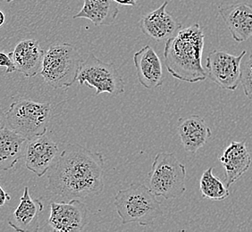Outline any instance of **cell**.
<instances>
[{"label": "cell", "instance_id": "obj_1", "mask_svg": "<svg viewBox=\"0 0 252 232\" xmlns=\"http://www.w3.org/2000/svg\"><path fill=\"white\" fill-rule=\"evenodd\" d=\"M104 165L101 153L66 144L48 171L47 189L64 199L97 197L105 188Z\"/></svg>", "mask_w": 252, "mask_h": 232}, {"label": "cell", "instance_id": "obj_2", "mask_svg": "<svg viewBox=\"0 0 252 232\" xmlns=\"http://www.w3.org/2000/svg\"><path fill=\"white\" fill-rule=\"evenodd\" d=\"M205 34L199 24L182 28L176 35L165 41L164 59L167 72L173 77L196 83L207 79L202 66Z\"/></svg>", "mask_w": 252, "mask_h": 232}, {"label": "cell", "instance_id": "obj_3", "mask_svg": "<svg viewBox=\"0 0 252 232\" xmlns=\"http://www.w3.org/2000/svg\"><path fill=\"white\" fill-rule=\"evenodd\" d=\"M114 203L124 225L151 226L163 216L161 203L145 184L131 183L127 189L119 190Z\"/></svg>", "mask_w": 252, "mask_h": 232}, {"label": "cell", "instance_id": "obj_4", "mask_svg": "<svg viewBox=\"0 0 252 232\" xmlns=\"http://www.w3.org/2000/svg\"><path fill=\"white\" fill-rule=\"evenodd\" d=\"M82 58L72 44H51L44 54L39 74L45 83L55 89L67 88L76 83L82 65Z\"/></svg>", "mask_w": 252, "mask_h": 232}, {"label": "cell", "instance_id": "obj_5", "mask_svg": "<svg viewBox=\"0 0 252 232\" xmlns=\"http://www.w3.org/2000/svg\"><path fill=\"white\" fill-rule=\"evenodd\" d=\"M186 168L173 153H158L146 179V186L156 197L178 199L185 194Z\"/></svg>", "mask_w": 252, "mask_h": 232}, {"label": "cell", "instance_id": "obj_6", "mask_svg": "<svg viewBox=\"0 0 252 232\" xmlns=\"http://www.w3.org/2000/svg\"><path fill=\"white\" fill-rule=\"evenodd\" d=\"M51 107L48 103L18 99L5 112L6 125L10 130L31 141L45 135L50 121Z\"/></svg>", "mask_w": 252, "mask_h": 232}, {"label": "cell", "instance_id": "obj_7", "mask_svg": "<svg viewBox=\"0 0 252 232\" xmlns=\"http://www.w3.org/2000/svg\"><path fill=\"white\" fill-rule=\"evenodd\" d=\"M76 82L95 88L96 96L101 93L118 96L126 90V83L115 64L103 62L93 54L83 61Z\"/></svg>", "mask_w": 252, "mask_h": 232}, {"label": "cell", "instance_id": "obj_8", "mask_svg": "<svg viewBox=\"0 0 252 232\" xmlns=\"http://www.w3.org/2000/svg\"><path fill=\"white\" fill-rule=\"evenodd\" d=\"M246 54V50L239 56L219 50L210 52L206 62L207 76L223 89L236 90L241 83V63Z\"/></svg>", "mask_w": 252, "mask_h": 232}, {"label": "cell", "instance_id": "obj_9", "mask_svg": "<svg viewBox=\"0 0 252 232\" xmlns=\"http://www.w3.org/2000/svg\"><path fill=\"white\" fill-rule=\"evenodd\" d=\"M49 226L54 232H82L90 223V211L79 199L50 203Z\"/></svg>", "mask_w": 252, "mask_h": 232}, {"label": "cell", "instance_id": "obj_10", "mask_svg": "<svg viewBox=\"0 0 252 232\" xmlns=\"http://www.w3.org/2000/svg\"><path fill=\"white\" fill-rule=\"evenodd\" d=\"M167 5L168 2L165 1L158 8L143 15L139 22L143 34L157 42L166 41L183 28L179 21L166 11Z\"/></svg>", "mask_w": 252, "mask_h": 232}, {"label": "cell", "instance_id": "obj_11", "mask_svg": "<svg viewBox=\"0 0 252 232\" xmlns=\"http://www.w3.org/2000/svg\"><path fill=\"white\" fill-rule=\"evenodd\" d=\"M59 154V145L46 135L28 141L25 148V166L38 177L48 173Z\"/></svg>", "mask_w": 252, "mask_h": 232}, {"label": "cell", "instance_id": "obj_12", "mask_svg": "<svg viewBox=\"0 0 252 232\" xmlns=\"http://www.w3.org/2000/svg\"><path fill=\"white\" fill-rule=\"evenodd\" d=\"M133 63L139 83L148 89L163 84L164 73L159 57L150 45H146L133 55Z\"/></svg>", "mask_w": 252, "mask_h": 232}, {"label": "cell", "instance_id": "obj_13", "mask_svg": "<svg viewBox=\"0 0 252 232\" xmlns=\"http://www.w3.org/2000/svg\"><path fill=\"white\" fill-rule=\"evenodd\" d=\"M44 54L37 39H28L16 44L10 55L15 63V70L26 78H32L41 71Z\"/></svg>", "mask_w": 252, "mask_h": 232}, {"label": "cell", "instance_id": "obj_14", "mask_svg": "<svg viewBox=\"0 0 252 232\" xmlns=\"http://www.w3.org/2000/svg\"><path fill=\"white\" fill-rule=\"evenodd\" d=\"M219 159L225 171V186L228 189L235 183L252 165V156L245 141L231 142Z\"/></svg>", "mask_w": 252, "mask_h": 232}, {"label": "cell", "instance_id": "obj_15", "mask_svg": "<svg viewBox=\"0 0 252 232\" xmlns=\"http://www.w3.org/2000/svg\"><path fill=\"white\" fill-rule=\"evenodd\" d=\"M219 14L233 39L242 43L252 36V5L246 3L219 7Z\"/></svg>", "mask_w": 252, "mask_h": 232}, {"label": "cell", "instance_id": "obj_16", "mask_svg": "<svg viewBox=\"0 0 252 232\" xmlns=\"http://www.w3.org/2000/svg\"><path fill=\"white\" fill-rule=\"evenodd\" d=\"M43 209L42 202L39 199H32L29 188L25 187L20 203L11 214L8 223L16 232H38L39 215Z\"/></svg>", "mask_w": 252, "mask_h": 232}, {"label": "cell", "instance_id": "obj_17", "mask_svg": "<svg viewBox=\"0 0 252 232\" xmlns=\"http://www.w3.org/2000/svg\"><path fill=\"white\" fill-rule=\"evenodd\" d=\"M177 131L186 152L195 154L206 145L211 137V130L199 116L181 117L177 123Z\"/></svg>", "mask_w": 252, "mask_h": 232}, {"label": "cell", "instance_id": "obj_18", "mask_svg": "<svg viewBox=\"0 0 252 232\" xmlns=\"http://www.w3.org/2000/svg\"><path fill=\"white\" fill-rule=\"evenodd\" d=\"M28 141L8 127L0 131V171L13 169L25 153Z\"/></svg>", "mask_w": 252, "mask_h": 232}, {"label": "cell", "instance_id": "obj_19", "mask_svg": "<svg viewBox=\"0 0 252 232\" xmlns=\"http://www.w3.org/2000/svg\"><path fill=\"white\" fill-rule=\"evenodd\" d=\"M119 14L117 4L114 0H83V5L73 19L90 20L95 26H110Z\"/></svg>", "mask_w": 252, "mask_h": 232}, {"label": "cell", "instance_id": "obj_20", "mask_svg": "<svg viewBox=\"0 0 252 232\" xmlns=\"http://www.w3.org/2000/svg\"><path fill=\"white\" fill-rule=\"evenodd\" d=\"M214 169L209 167L204 172L199 180V189L203 199L222 201L230 196L229 189L214 174Z\"/></svg>", "mask_w": 252, "mask_h": 232}, {"label": "cell", "instance_id": "obj_21", "mask_svg": "<svg viewBox=\"0 0 252 232\" xmlns=\"http://www.w3.org/2000/svg\"><path fill=\"white\" fill-rule=\"evenodd\" d=\"M241 83L246 97L252 101V53L245 55L241 63Z\"/></svg>", "mask_w": 252, "mask_h": 232}, {"label": "cell", "instance_id": "obj_22", "mask_svg": "<svg viewBox=\"0 0 252 232\" xmlns=\"http://www.w3.org/2000/svg\"><path fill=\"white\" fill-rule=\"evenodd\" d=\"M0 67L5 68V73H14L16 71L15 63L13 62L10 53L0 52Z\"/></svg>", "mask_w": 252, "mask_h": 232}, {"label": "cell", "instance_id": "obj_23", "mask_svg": "<svg viewBox=\"0 0 252 232\" xmlns=\"http://www.w3.org/2000/svg\"><path fill=\"white\" fill-rule=\"evenodd\" d=\"M11 197L8 193H6L4 189L0 186V207L4 206L7 201H9Z\"/></svg>", "mask_w": 252, "mask_h": 232}, {"label": "cell", "instance_id": "obj_24", "mask_svg": "<svg viewBox=\"0 0 252 232\" xmlns=\"http://www.w3.org/2000/svg\"><path fill=\"white\" fill-rule=\"evenodd\" d=\"M117 4L122 5H130L135 6L137 5V0H114Z\"/></svg>", "mask_w": 252, "mask_h": 232}, {"label": "cell", "instance_id": "obj_25", "mask_svg": "<svg viewBox=\"0 0 252 232\" xmlns=\"http://www.w3.org/2000/svg\"><path fill=\"white\" fill-rule=\"evenodd\" d=\"M6 125V120H5V113L0 109V131Z\"/></svg>", "mask_w": 252, "mask_h": 232}, {"label": "cell", "instance_id": "obj_26", "mask_svg": "<svg viewBox=\"0 0 252 232\" xmlns=\"http://www.w3.org/2000/svg\"><path fill=\"white\" fill-rule=\"evenodd\" d=\"M5 22V14L3 11L0 10V27H2Z\"/></svg>", "mask_w": 252, "mask_h": 232}, {"label": "cell", "instance_id": "obj_27", "mask_svg": "<svg viewBox=\"0 0 252 232\" xmlns=\"http://www.w3.org/2000/svg\"><path fill=\"white\" fill-rule=\"evenodd\" d=\"M13 1H15V0H6L7 3H11V2H13Z\"/></svg>", "mask_w": 252, "mask_h": 232}]
</instances>
